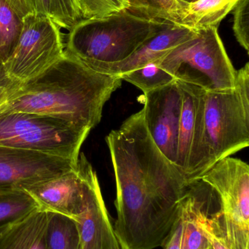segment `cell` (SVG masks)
<instances>
[{
  "mask_svg": "<svg viewBox=\"0 0 249 249\" xmlns=\"http://www.w3.org/2000/svg\"><path fill=\"white\" fill-rule=\"evenodd\" d=\"M96 174L83 154L77 168L26 187L39 209L77 220L86 210L91 181Z\"/></svg>",
  "mask_w": 249,
  "mask_h": 249,
  "instance_id": "9",
  "label": "cell"
},
{
  "mask_svg": "<svg viewBox=\"0 0 249 249\" xmlns=\"http://www.w3.org/2000/svg\"><path fill=\"white\" fill-rule=\"evenodd\" d=\"M77 162L0 145V192L24 190L37 183L75 169Z\"/></svg>",
  "mask_w": 249,
  "mask_h": 249,
  "instance_id": "10",
  "label": "cell"
},
{
  "mask_svg": "<svg viewBox=\"0 0 249 249\" xmlns=\"http://www.w3.org/2000/svg\"><path fill=\"white\" fill-rule=\"evenodd\" d=\"M174 24L135 16L128 10L81 20L69 31L64 52L94 70L127 59L151 38Z\"/></svg>",
  "mask_w": 249,
  "mask_h": 249,
  "instance_id": "4",
  "label": "cell"
},
{
  "mask_svg": "<svg viewBox=\"0 0 249 249\" xmlns=\"http://www.w3.org/2000/svg\"><path fill=\"white\" fill-rule=\"evenodd\" d=\"M9 89H0V109L1 106L5 103L8 96Z\"/></svg>",
  "mask_w": 249,
  "mask_h": 249,
  "instance_id": "29",
  "label": "cell"
},
{
  "mask_svg": "<svg viewBox=\"0 0 249 249\" xmlns=\"http://www.w3.org/2000/svg\"><path fill=\"white\" fill-rule=\"evenodd\" d=\"M181 218L183 225L181 249H209L210 244L197 222L195 199L190 181L183 198Z\"/></svg>",
  "mask_w": 249,
  "mask_h": 249,
  "instance_id": "19",
  "label": "cell"
},
{
  "mask_svg": "<svg viewBox=\"0 0 249 249\" xmlns=\"http://www.w3.org/2000/svg\"><path fill=\"white\" fill-rule=\"evenodd\" d=\"M178 1H181V2L183 3L184 4H188L195 1V0H178Z\"/></svg>",
  "mask_w": 249,
  "mask_h": 249,
  "instance_id": "30",
  "label": "cell"
},
{
  "mask_svg": "<svg viewBox=\"0 0 249 249\" xmlns=\"http://www.w3.org/2000/svg\"><path fill=\"white\" fill-rule=\"evenodd\" d=\"M249 146V63L229 91L203 90L184 176L199 179L216 162Z\"/></svg>",
  "mask_w": 249,
  "mask_h": 249,
  "instance_id": "3",
  "label": "cell"
},
{
  "mask_svg": "<svg viewBox=\"0 0 249 249\" xmlns=\"http://www.w3.org/2000/svg\"><path fill=\"white\" fill-rule=\"evenodd\" d=\"M195 1H197V0H195Z\"/></svg>",
  "mask_w": 249,
  "mask_h": 249,
  "instance_id": "33",
  "label": "cell"
},
{
  "mask_svg": "<svg viewBox=\"0 0 249 249\" xmlns=\"http://www.w3.org/2000/svg\"><path fill=\"white\" fill-rule=\"evenodd\" d=\"M240 0H197L187 4L181 24L194 29L219 27L224 18L233 11Z\"/></svg>",
  "mask_w": 249,
  "mask_h": 249,
  "instance_id": "17",
  "label": "cell"
},
{
  "mask_svg": "<svg viewBox=\"0 0 249 249\" xmlns=\"http://www.w3.org/2000/svg\"><path fill=\"white\" fill-rule=\"evenodd\" d=\"M197 30L174 24L145 42L133 55L121 62L102 64L93 70L108 75H121L141 68L165 56L174 48L197 35Z\"/></svg>",
  "mask_w": 249,
  "mask_h": 249,
  "instance_id": "13",
  "label": "cell"
},
{
  "mask_svg": "<svg viewBox=\"0 0 249 249\" xmlns=\"http://www.w3.org/2000/svg\"><path fill=\"white\" fill-rule=\"evenodd\" d=\"M37 14L49 16L50 0H31Z\"/></svg>",
  "mask_w": 249,
  "mask_h": 249,
  "instance_id": "28",
  "label": "cell"
},
{
  "mask_svg": "<svg viewBox=\"0 0 249 249\" xmlns=\"http://www.w3.org/2000/svg\"><path fill=\"white\" fill-rule=\"evenodd\" d=\"M10 226H7V227H4V228H0V235H1V234H2L3 232H4V231H5V230L7 229V228H8V227H10Z\"/></svg>",
  "mask_w": 249,
  "mask_h": 249,
  "instance_id": "31",
  "label": "cell"
},
{
  "mask_svg": "<svg viewBox=\"0 0 249 249\" xmlns=\"http://www.w3.org/2000/svg\"><path fill=\"white\" fill-rule=\"evenodd\" d=\"M48 212L39 209L0 235V249H45Z\"/></svg>",
  "mask_w": 249,
  "mask_h": 249,
  "instance_id": "14",
  "label": "cell"
},
{
  "mask_svg": "<svg viewBox=\"0 0 249 249\" xmlns=\"http://www.w3.org/2000/svg\"><path fill=\"white\" fill-rule=\"evenodd\" d=\"M64 54L61 28L44 15L25 18L19 42L4 63L7 73L16 83H23L40 74Z\"/></svg>",
  "mask_w": 249,
  "mask_h": 249,
  "instance_id": "8",
  "label": "cell"
},
{
  "mask_svg": "<svg viewBox=\"0 0 249 249\" xmlns=\"http://www.w3.org/2000/svg\"><path fill=\"white\" fill-rule=\"evenodd\" d=\"M91 130L67 120L32 112L0 113V145L77 162Z\"/></svg>",
  "mask_w": 249,
  "mask_h": 249,
  "instance_id": "6",
  "label": "cell"
},
{
  "mask_svg": "<svg viewBox=\"0 0 249 249\" xmlns=\"http://www.w3.org/2000/svg\"><path fill=\"white\" fill-rule=\"evenodd\" d=\"M17 84L18 83L10 78L4 63L0 59V89H11Z\"/></svg>",
  "mask_w": 249,
  "mask_h": 249,
  "instance_id": "27",
  "label": "cell"
},
{
  "mask_svg": "<svg viewBox=\"0 0 249 249\" xmlns=\"http://www.w3.org/2000/svg\"><path fill=\"white\" fill-rule=\"evenodd\" d=\"M127 10L140 17L181 24L184 4L178 0H126Z\"/></svg>",
  "mask_w": 249,
  "mask_h": 249,
  "instance_id": "18",
  "label": "cell"
},
{
  "mask_svg": "<svg viewBox=\"0 0 249 249\" xmlns=\"http://www.w3.org/2000/svg\"><path fill=\"white\" fill-rule=\"evenodd\" d=\"M199 179L217 193L221 219L231 249H249V165L238 158L216 162Z\"/></svg>",
  "mask_w": 249,
  "mask_h": 249,
  "instance_id": "7",
  "label": "cell"
},
{
  "mask_svg": "<svg viewBox=\"0 0 249 249\" xmlns=\"http://www.w3.org/2000/svg\"><path fill=\"white\" fill-rule=\"evenodd\" d=\"M178 83L182 94V107L178 133L176 167L184 176L195 128L197 108L203 89L181 81H178Z\"/></svg>",
  "mask_w": 249,
  "mask_h": 249,
  "instance_id": "16",
  "label": "cell"
},
{
  "mask_svg": "<svg viewBox=\"0 0 249 249\" xmlns=\"http://www.w3.org/2000/svg\"><path fill=\"white\" fill-rule=\"evenodd\" d=\"M197 35L154 61L175 80L206 91L233 90L237 70L228 56L217 27L197 30Z\"/></svg>",
  "mask_w": 249,
  "mask_h": 249,
  "instance_id": "5",
  "label": "cell"
},
{
  "mask_svg": "<svg viewBox=\"0 0 249 249\" xmlns=\"http://www.w3.org/2000/svg\"><path fill=\"white\" fill-rule=\"evenodd\" d=\"M143 97L142 111L146 129L164 156L176 166L182 107L178 81L143 93Z\"/></svg>",
  "mask_w": 249,
  "mask_h": 249,
  "instance_id": "11",
  "label": "cell"
},
{
  "mask_svg": "<svg viewBox=\"0 0 249 249\" xmlns=\"http://www.w3.org/2000/svg\"><path fill=\"white\" fill-rule=\"evenodd\" d=\"M33 13L31 0H0V59L3 62L17 45L25 18Z\"/></svg>",
  "mask_w": 249,
  "mask_h": 249,
  "instance_id": "15",
  "label": "cell"
},
{
  "mask_svg": "<svg viewBox=\"0 0 249 249\" xmlns=\"http://www.w3.org/2000/svg\"><path fill=\"white\" fill-rule=\"evenodd\" d=\"M81 20L106 17L121 10H127L126 0H77Z\"/></svg>",
  "mask_w": 249,
  "mask_h": 249,
  "instance_id": "23",
  "label": "cell"
},
{
  "mask_svg": "<svg viewBox=\"0 0 249 249\" xmlns=\"http://www.w3.org/2000/svg\"><path fill=\"white\" fill-rule=\"evenodd\" d=\"M45 249H80L76 221L64 215L48 212Z\"/></svg>",
  "mask_w": 249,
  "mask_h": 249,
  "instance_id": "20",
  "label": "cell"
},
{
  "mask_svg": "<svg viewBox=\"0 0 249 249\" xmlns=\"http://www.w3.org/2000/svg\"><path fill=\"white\" fill-rule=\"evenodd\" d=\"M233 11V32L235 38L249 53V0H240Z\"/></svg>",
  "mask_w": 249,
  "mask_h": 249,
  "instance_id": "25",
  "label": "cell"
},
{
  "mask_svg": "<svg viewBox=\"0 0 249 249\" xmlns=\"http://www.w3.org/2000/svg\"><path fill=\"white\" fill-rule=\"evenodd\" d=\"M183 225L181 218L175 225L172 233L170 235L167 242L163 246V249H181V238H182Z\"/></svg>",
  "mask_w": 249,
  "mask_h": 249,
  "instance_id": "26",
  "label": "cell"
},
{
  "mask_svg": "<svg viewBox=\"0 0 249 249\" xmlns=\"http://www.w3.org/2000/svg\"><path fill=\"white\" fill-rule=\"evenodd\" d=\"M105 141L116 181L114 228L121 249L163 247L181 217L190 181L153 143L142 109Z\"/></svg>",
  "mask_w": 249,
  "mask_h": 249,
  "instance_id": "1",
  "label": "cell"
},
{
  "mask_svg": "<svg viewBox=\"0 0 249 249\" xmlns=\"http://www.w3.org/2000/svg\"><path fill=\"white\" fill-rule=\"evenodd\" d=\"M49 17L57 26L70 31L81 20L77 0H50Z\"/></svg>",
  "mask_w": 249,
  "mask_h": 249,
  "instance_id": "24",
  "label": "cell"
},
{
  "mask_svg": "<svg viewBox=\"0 0 249 249\" xmlns=\"http://www.w3.org/2000/svg\"><path fill=\"white\" fill-rule=\"evenodd\" d=\"M39 209L23 190L0 192V228L13 225Z\"/></svg>",
  "mask_w": 249,
  "mask_h": 249,
  "instance_id": "21",
  "label": "cell"
},
{
  "mask_svg": "<svg viewBox=\"0 0 249 249\" xmlns=\"http://www.w3.org/2000/svg\"><path fill=\"white\" fill-rule=\"evenodd\" d=\"M122 81L119 76L97 72L64 52L43 72L9 89L0 113L50 115L92 130L100 123L104 106Z\"/></svg>",
  "mask_w": 249,
  "mask_h": 249,
  "instance_id": "2",
  "label": "cell"
},
{
  "mask_svg": "<svg viewBox=\"0 0 249 249\" xmlns=\"http://www.w3.org/2000/svg\"><path fill=\"white\" fill-rule=\"evenodd\" d=\"M118 76L121 80L138 88L143 93L163 87L176 80L154 62Z\"/></svg>",
  "mask_w": 249,
  "mask_h": 249,
  "instance_id": "22",
  "label": "cell"
},
{
  "mask_svg": "<svg viewBox=\"0 0 249 249\" xmlns=\"http://www.w3.org/2000/svg\"><path fill=\"white\" fill-rule=\"evenodd\" d=\"M209 249H211V246H210V247H209Z\"/></svg>",
  "mask_w": 249,
  "mask_h": 249,
  "instance_id": "32",
  "label": "cell"
},
{
  "mask_svg": "<svg viewBox=\"0 0 249 249\" xmlns=\"http://www.w3.org/2000/svg\"><path fill=\"white\" fill-rule=\"evenodd\" d=\"M76 222L80 249H121L105 207L96 174L91 181L86 210Z\"/></svg>",
  "mask_w": 249,
  "mask_h": 249,
  "instance_id": "12",
  "label": "cell"
}]
</instances>
